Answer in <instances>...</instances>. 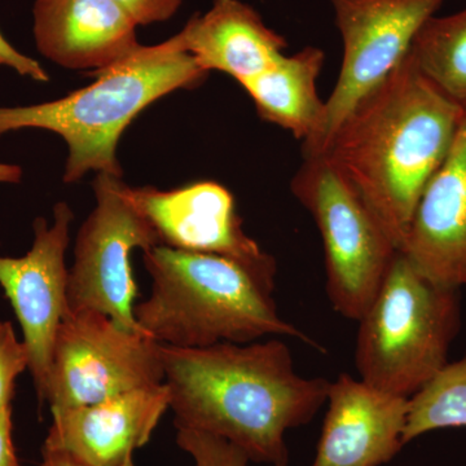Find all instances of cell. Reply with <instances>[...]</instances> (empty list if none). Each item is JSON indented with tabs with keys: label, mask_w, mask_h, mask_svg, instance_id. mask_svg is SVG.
<instances>
[{
	"label": "cell",
	"mask_w": 466,
	"mask_h": 466,
	"mask_svg": "<svg viewBox=\"0 0 466 466\" xmlns=\"http://www.w3.org/2000/svg\"><path fill=\"white\" fill-rule=\"evenodd\" d=\"M290 191L320 233L328 299L339 315L358 321L400 250L372 208L327 156H305Z\"/></svg>",
	"instance_id": "8992f818"
},
{
	"label": "cell",
	"mask_w": 466,
	"mask_h": 466,
	"mask_svg": "<svg viewBox=\"0 0 466 466\" xmlns=\"http://www.w3.org/2000/svg\"><path fill=\"white\" fill-rule=\"evenodd\" d=\"M408 400L341 373L328 389V410L312 466L390 461L404 446Z\"/></svg>",
	"instance_id": "4fadbf2b"
},
{
	"label": "cell",
	"mask_w": 466,
	"mask_h": 466,
	"mask_svg": "<svg viewBox=\"0 0 466 466\" xmlns=\"http://www.w3.org/2000/svg\"><path fill=\"white\" fill-rule=\"evenodd\" d=\"M434 283L398 251L370 308L359 319L360 380L410 398L449 363L461 327V296Z\"/></svg>",
	"instance_id": "5b68a950"
},
{
	"label": "cell",
	"mask_w": 466,
	"mask_h": 466,
	"mask_svg": "<svg viewBox=\"0 0 466 466\" xmlns=\"http://www.w3.org/2000/svg\"><path fill=\"white\" fill-rule=\"evenodd\" d=\"M130 196L161 245L244 262L272 258L245 233L235 198L222 184L205 180L170 191L130 187Z\"/></svg>",
	"instance_id": "8fae6325"
},
{
	"label": "cell",
	"mask_w": 466,
	"mask_h": 466,
	"mask_svg": "<svg viewBox=\"0 0 466 466\" xmlns=\"http://www.w3.org/2000/svg\"><path fill=\"white\" fill-rule=\"evenodd\" d=\"M159 350L175 428L222 438L250 461L288 465L285 433L327 401L330 382L299 376L278 339Z\"/></svg>",
	"instance_id": "6da1fadb"
},
{
	"label": "cell",
	"mask_w": 466,
	"mask_h": 466,
	"mask_svg": "<svg viewBox=\"0 0 466 466\" xmlns=\"http://www.w3.org/2000/svg\"><path fill=\"white\" fill-rule=\"evenodd\" d=\"M33 14L39 52L66 69L99 72L140 47L137 24L113 0H35Z\"/></svg>",
	"instance_id": "9a60e30c"
},
{
	"label": "cell",
	"mask_w": 466,
	"mask_h": 466,
	"mask_svg": "<svg viewBox=\"0 0 466 466\" xmlns=\"http://www.w3.org/2000/svg\"><path fill=\"white\" fill-rule=\"evenodd\" d=\"M401 253L434 283L466 287V110L449 155L417 204Z\"/></svg>",
	"instance_id": "5bb4252c"
},
{
	"label": "cell",
	"mask_w": 466,
	"mask_h": 466,
	"mask_svg": "<svg viewBox=\"0 0 466 466\" xmlns=\"http://www.w3.org/2000/svg\"><path fill=\"white\" fill-rule=\"evenodd\" d=\"M125 9L137 25L170 20L182 5V0H113Z\"/></svg>",
	"instance_id": "7402d4cb"
},
{
	"label": "cell",
	"mask_w": 466,
	"mask_h": 466,
	"mask_svg": "<svg viewBox=\"0 0 466 466\" xmlns=\"http://www.w3.org/2000/svg\"><path fill=\"white\" fill-rule=\"evenodd\" d=\"M408 55L431 85L466 110V8L429 18Z\"/></svg>",
	"instance_id": "ac0fdd59"
},
{
	"label": "cell",
	"mask_w": 466,
	"mask_h": 466,
	"mask_svg": "<svg viewBox=\"0 0 466 466\" xmlns=\"http://www.w3.org/2000/svg\"><path fill=\"white\" fill-rule=\"evenodd\" d=\"M272 466H288V465H272Z\"/></svg>",
	"instance_id": "4316f807"
},
{
	"label": "cell",
	"mask_w": 466,
	"mask_h": 466,
	"mask_svg": "<svg viewBox=\"0 0 466 466\" xmlns=\"http://www.w3.org/2000/svg\"><path fill=\"white\" fill-rule=\"evenodd\" d=\"M23 170L16 165L0 164V183H20Z\"/></svg>",
	"instance_id": "484cf974"
},
{
	"label": "cell",
	"mask_w": 466,
	"mask_h": 466,
	"mask_svg": "<svg viewBox=\"0 0 466 466\" xmlns=\"http://www.w3.org/2000/svg\"><path fill=\"white\" fill-rule=\"evenodd\" d=\"M143 263L152 288L134 315L143 332L162 345L207 348L285 336L323 350L279 315L274 257L244 262L155 245L143 251Z\"/></svg>",
	"instance_id": "3957f363"
},
{
	"label": "cell",
	"mask_w": 466,
	"mask_h": 466,
	"mask_svg": "<svg viewBox=\"0 0 466 466\" xmlns=\"http://www.w3.org/2000/svg\"><path fill=\"white\" fill-rule=\"evenodd\" d=\"M450 428H466V355L447 363L408 400L403 444Z\"/></svg>",
	"instance_id": "d6986e66"
},
{
	"label": "cell",
	"mask_w": 466,
	"mask_h": 466,
	"mask_svg": "<svg viewBox=\"0 0 466 466\" xmlns=\"http://www.w3.org/2000/svg\"><path fill=\"white\" fill-rule=\"evenodd\" d=\"M324 61V51L309 46L241 84L260 118L289 131L302 148L314 143L323 124L325 101L317 82Z\"/></svg>",
	"instance_id": "e0dca14e"
},
{
	"label": "cell",
	"mask_w": 466,
	"mask_h": 466,
	"mask_svg": "<svg viewBox=\"0 0 466 466\" xmlns=\"http://www.w3.org/2000/svg\"><path fill=\"white\" fill-rule=\"evenodd\" d=\"M42 466H86L63 453L42 450ZM124 466H135L134 458L128 460Z\"/></svg>",
	"instance_id": "d4e9b609"
},
{
	"label": "cell",
	"mask_w": 466,
	"mask_h": 466,
	"mask_svg": "<svg viewBox=\"0 0 466 466\" xmlns=\"http://www.w3.org/2000/svg\"><path fill=\"white\" fill-rule=\"evenodd\" d=\"M29 351L17 339L14 325L0 321V410L11 407L17 377L29 370Z\"/></svg>",
	"instance_id": "44dd1931"
},
{
	"label": "cell",
	"mask_w": 466,
	"mask_h": 466,
	"mask_svg": "<svg viewBox=\"0 0 466 466\" xmlns=\"http://www.w3.org/2000/svg\"><path fill=\"white\" fill-rule=\"evenodd\" d=\"M73 218L69 205L58 202L52 226L42 217L34 220L33 247L26 256L0 257V287L21 325L41 406L46 401L55 336L69 312L66 254Z\"/></svg>",
	"instance_id": "30bf717a"
},
{
	"label": "cell",
	"mask_w": 466,
	"mask_h": 466,
	"mask_svg": "<svg viewBox=\"0 0 466 466\" xmlns=\"http://www.w3.org/2000/svg\"><path fill=\"white\" fill-rule=\"evenodd\" d=\"M12 428V408H3L0 410V466H20Z\"/></svg>",
	"instance_id": "cb8c5ba5"
},
{
	"label": "cell",
	"mask_w": 466,
	"mask_h": 466,
	"mask_svg": "<svg viewBox=\"0 0 466 466\" xmlns=\"http://www.w3.org/2000/svg\"><path fill=\"white\" fill-rule=\"evenodd\" d=\"M161 343L95 309L69 311L52 346L46 401L51 412L165 382Z\"/></svg>",
	"instance_id": "52a82bcc"
},
{
	"label": "cell",
	"mask_w": 466,
	"mask_h": 466,
	"mask_svg": "<svg viewBox=\"0 0 466 466\" xmlns=\"http://www.w3.org/2000/svg\"><path fill=\"white\" fill-rule=\"evenodd\" d=\"M177 443L192 456L196 466H248L244 451L216 435L179 429Z\"/></svg>",
	"instance_id": "ffe728a7"
},
{
	"label": "cell",
	"mask_w": 466,
	"mask_h": 466,
	"mask_svg": "<svg viewBox=\"0 0 466 466\" xmlns=\"http://www.w3.org/2000/svg\"><path fill=\"white\" fill-rule=\"evenodd\" d=\"M170 408L167 386H149L97 403L52 412L43 449L86 466H124L152 438Z\"/></svg>",
	"instance_id": "7c38bea8"
},
{
	"label": "cell",
	"mask_w": 466,
	"mask_h": 466,
	"mask_svg": "<svg viewBox=\"0 0 466 466\" xmlns=\"http://www.w3.org/2000/svg\"><path fill=\"white\" fill-rule=\"evenodd\" d=\"M179 33L202 70L226 73L240 85L271 69L288 46L241 0H214L207 14H196Z\"/></svg>",
	"instance_id": "2e32d148"
},
{
	"label": "cell",
	"mask_w": 466,
	"mask_h": 466,
	"mask_svg": "<svg viewBox=\"0 0 466 466\" xmlns=\"http://www.w3.org/2000/svg\"><path fill=\"white\" fill-rule=\"evenodd\" d=\"M92 186L96 207L76 235L67 283L69 311L95 309L131 332L144 333L134 315L137 285L130 259L135 249L161 245L157 233L122 177L99 173Z\"/></svg>",
	"instance_id": "ba28073f"
},
{
	"label": "cell",
	"mask_w": 466,
	"mask_h": 466,
	"mask_svg": "<svg viewBox=\"0 0 466 466\" xmlns=\"http://www.w3.org/2000/svg\"><path fill=\"white\" fill-rule=\"evenodd\" d=\"M465 110L407 54L334 131L327 156L403 250L422 192L449 155Z\"/></svg>",
	"instance_id": "7a4b0ae2"
},
{
	"label": "cell",
	"mask_w": 466,
	"mask_h": 466,
	"mask_svg": "<svg viewBox=\"0 0 466 466\" xmlns=\"http://www.w3.org/2000/svg\"><path fill=\"white\" fill-rule=\"evenodd\" d=\"M177 33L156 46H140L116 66L90 73L94 84L63 99L0 108V137L21 128H42L66 140L69 156L64 183L88 171L122 177L116 147L142 110L171 92L195 88L207 79Z\"/></svg>",
	"instance_id": "277c9868"
},
{
	"label": "cell",
	"mask_w": 466,
	"mask_h": 466,
	"mask_svg": "<svg viewBox=\"0 0 466 466\" xmlns=\"http://www.w3.org/2000/svg\"><path fill=\"white\" fill-rule=\"evenodd\" d=\"M341 34L339 79L325 101L317 139L302 148L321 155L350 110L381 84L410 52L413 39L446 0H329Z\"/></svg>",
	"instance_id": "9c48e42d"
},
{
	"label": "cell",
	"mask_w": 466,
	"mask_h": 466,
	"mask_svg": "<svg viewBox=\"0 0 466 466\" xmlns=\"http://www.w3.org/2000/svg\"><path fill=\"white\" fill-rule=\"evenodd\" d=\"M0 66L12 67L18 75L29 76L36 82H48L50 76L47 75L41 64L18 52L14 46L7 41L0 33Z\"/></svg>",
	"instance_id": "603a6c76"
}]
</instances>
